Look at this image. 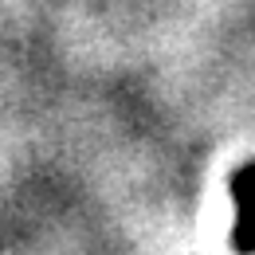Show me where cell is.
I'll use <instances>...</instances> for the list:
<instances>
[{"label":"cell","mask_w":255,"mask_h":255,"mask_svg":"<svg viewBox=\"0 0 255 255\" xmlns=\"http://www.w3.org/2000/svg\"><path fill=\"white\" fill-rule=\"evenodd\" d=\"M232 196H236V212H240L232 244L240 252H252L255 248V165H244L232 177Z\"/></svg>","instance_id":"1"}]
</instances>
